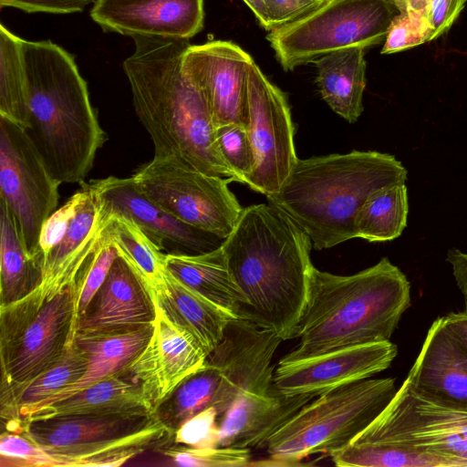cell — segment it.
<instances>
[{
	"label": "cell",
	"instance_id": "f546056e",
	"mask_svg": "<svg viewBox=\"0 0 467 467\" xmlns=\"http://www.w3.org/2000/svg\"><path fill=\"white\" fill-rule=\"evenodd\" d=\"M102 216L105 221L104 233L117 248L119 255L154 295L167 272L165 254L133 221L119 214L102 213Z\"/></svg>",
	"mask_w": 467,
	"mask_h": 467
},
{
	"label": "cell",
	"instance_id": "5bb4252c",
	"mask_svg": "<svg viewBox=\"0 0 467 467\" xmlns=\"http://www.w3.org/2000/svg\"><path fill=\"white\" fill-rule=\"evenodd\" d=\"M398 355L390 340L349 346L297 359H280L275 387L285 395L315 398L389 368Z\"/></svg>",
	"mask_w": 467,
	"mask_h": 467
},
{
	"label": "cell",
	"instance_id": "ac0fdd59",
	"mask_svg": "<svg viewBox=\"0 0 467 467\" xmlns=\"http://www.w3.org/2000/svg\"><path fill=\"white\" fill-rule=\"evenodd\" d=\"M88 184L104 215L119 214L133 221L161 249L167 242L176 247L177 254H200L219 248L224 242L171 215L144 195L131 177L109 176Z\"/></svg>",
	"mask_w": 467,
	"mask_h": 467
},
{
	"label": "cell",
	"instance_id": "4316f807",
	"mask_svg": "<svg viewBox=\"0 0 467 467\" xmlns=\"http://www.w3.org/2000/svg\"><path fill=\"white\" fill-rule=\"evenodd\" d=\"M364 47H353L326 54L314 61L322 99L350 123L363 112L366 87Z\"/></svg>",
	"mask_w": 467,
	"mask_h": 467
},
{
	"label": "cell",
	"instance_id": "6da1fadb",
	"mask_svg": "<svg viewBox=\"0 0 467 467\" xmlns=\"http://www.w3.org/2000/svg\"><path fill=\"white\" fill-rule=\"evenodd\" d=\"M222 247L244 299L239 318L296 338L313 266L308 235L272 205L253 204Z\"/></svg>",
	"mask_w": 467,
	"mask_h": 467
},
{
	"label": "cell",
	"instance_id": "c3c4849f",
	"mask_svg": "<svg viewBox=\"0 0 467 467\" xmlns=\"http://www.w3.org/2000/svg\"><path fill=\"white\" fill-rule=\"evenodd\" d=\"M252 10L261 26L268 30V17L264 0H243Z\"/></svg>",
	"mask_w": 467,
	"mask_h": 467
},
{
	"label": "cell",
	"instance_id": "74e56055",
	"mask_svg": "<svg viewBox=\"0 0 467 467\" xmlns=\"http://www.w3.org/2000/svg\"><path fill=\"white\" fill-rule=\"evenodd\" d=\"M432 40L427 12L407 9L396 14L388 28L382 54L400 52Z\"/></svg>",
	"mask_w": 467,
	"mask_h": 467
},
{
	"label": "cell",
	"instance_id": "7402d4cb",
	"mask_svg": "<svg viewBox=\"0 0 467 467\" xmlns=\"http://www.w3.org/2000/svg\"><path fill=\"white\" fill-rule=\"evenodd\" d=\"M88 194L71 220L62 240L44 261L38 288L49 298L74 283L88 259L98 247L105 221L98 200L87 183Z\"/></svg>",
	"mask_w": 467,
	"mask_h": 467
},
{
	"label": "cell",
	"instance_id": "d590c367",
	"mask_svg": "<svg viewBox=\"0 0 467 467\" xmlns=\"http://www.w3.org/2000/svg\"><path fill=\"white\" fill-rule=\"evenodd\" d=\"M216 140L222 158L232 171L234 182L244 183L255 165L246 127L240 124L219 127L216 129Z\"/></svg>",
	"mask_w": 467,
	"mask_h": 467
},
{
	"label": "cell",
	"instance_id": "d4e9b609",
	"mask_svg": "<svg viewBox=\"0 0 467 467\" xmlns=\"http://www.w3.org/2000/svg\"><path fill=\"white\" fill-rule=\"evenodd\" d=\"M152 331L153 325L119 335L89 336L76 334V342L86 351L88 357V367L86 373L75 384L25 411L20 416V420H22L36 409L68 398L97 382L123 373L130 362L145 348Z\"/></svg>",
	"mask_w": 467,
	"mask_h": 467
},
{
	"label": "cell",
	"instance_id": "484cf974",
	"mask_svg": "<svg viewBox=\"0 0 467 467\" xmlns=\"http://www.w3.org/2000/svg\"><path fill=\"white\" fill-rule=\"evenodd\" d=\"M153 413L140 386L119 373L29 412L22 421L60 415Z\"/></svg>",
	"mask_w": 467,
	"mask_h": 467
},
{
	"label": "cell",
	"instance_id": "ab89813d",
	"mask_svg": "<svg viewBox=\"0 0 467 467\" xmlns=\"http://www.w3.org/2000/svg\"><path fill=\"white\" fill-rule=\"evenodd\" d=\"M1 467H54L52 456L25 435L4 431L0 436Z\"/></svg>",
	"mask_w": 467,
	"mask_h": 467
},
{
	"label": "cell",
	"instance_id": "9a60e30c",
	"mask_svg": "<svg viewBox=\"0 0 467 467\" xmlns=\"http://www.w3.org/2000/svg\"><path fill=\"white\" fill-rule=\"evenodd\" d=\"M283 341L253 322L234 318L218 346L207 356L221 370L213 405L220 418L243 393L266 391L274 382V355Z\"/></svg>",
	"mask_w": 467,
	"mask_h": 467
},
{
	"label": "cell",
	"instance_id": "7c38bea8",
	"mask_svg": "<svg viewBox=\"0 0 467 467\" xmlns=\"http://www.w3.org/2000/svg\"><path fill=\"white\" fill-rule=\"evenodd\" d=\"M60 184L26 130L0 116V199L15 216L27 254L42 261L39 236L57 210Z\"/></svg>",
	"mask_w": 467,
	"mask_h": 467
},
{
	"label": "cell",
	"instance_id": "60d3db41",
	"mask_svg": "<svg viewBox=\"0 0 467 467\" xmlns=\"http://www.w3.org/2000/svg\"><path fill=\"white\" fill-rule=\"evenodd\" d=\"M174 443L192 448H214L220 443L217 410L209 407L187 420L174 434Z\"/></svg>",
	"mask_w": 467,
	"mask_h": 467
},
{
	"label": "cell",
	"instance_id": "9c48e42d",
	"mask_svg": "<svg viewBox=\"0 0 467 467\" xmlns=\"http://www.w3.org/2000/svg\"><path fill=\"white\" fill-rule=\"evenodd\" d=\"M350 443L403 448L467 467V405L430 393L406 379L386 408Z\"/></svg>",
	"mask_w": 467,
	"mask_h": 467
},
{
	"label": "cell",
	"instance_id": "8d00e7d4",
	"mask_svg": "<svg viewBox=\"0 0 467 467\" xmlns=\"http://www.w3.org/2000/svg\"><path fill=\"white\" fill-rule=\"evenodd\" d=\"M251 450L230 447L192 448L173 443L161 451L174 464L191 467H244L251 464Z\"/></svg>",
	"mask_w": 467,
	"mask_h": 467
},
{
	"label": "cell",
	"instance_id": "f6af8a7d",
	"mask_svg": "<svg viewBox=\"0 0 467 467\" xmlns=\"http://www.w3.org/2000/svg\"><path fill=\"white\" fill-rule=\"evenodd\" d=\"M467 0H433L427 8L432 40L441 36L453 24Z\"/></svg>",
	"mask_w": 467,
	"mask_h": 467
},
{
	"label": "cell",
	"instance_id": "7bdbcfd3",
	"mask_svg": "<svg viewBox=\"0 0 467 467\" xmlns=\"http://www.w3.org/2000/svg\"><path fill=\"white\" fill-rule=\"evenodd\" d=\"M325 0H264L271 31L292 23L319 6Z\"/></svg>",
	"mask_w": 467,
	"mask_h": 467
},
{
	"label": "cell",
	"instance_id": "30bf717a",
	"mask_svg": "<svg viewBox=\"0 0 467 467\" xmlns=\"http://www.w3.org/2000/svg\"><path fill=\"white\" fill-rule=\"evenodd\" d=\"M398 13L388 0H325L299 19L271 30L266 38L288 71L336 50L379 44Z\"/></svg>",
	"mask_w": 467,
	"mask_h": 467
},
{
	"label": "cell",
	"instance_id": "277c9868",
	"mask_svg": "<svg viewBox=\"0 0 467 467\" xmlns=\"http://www.w3.org/2000/svg\"><path fill=\"white\" fill-rule=\"evenodd\" d=\"M29 93L26 130L60 183H82L107 137L74 57L51 42L21 43Z\"/></svg>",
	"mask_w": 467,
	"mask_h": 467
},
{
	"label": "cell",
	"instance_id": "4dcf8cb0",
	"mask_svg": "<svg viewBox=\"0 0 467 467\" xmlns=\"http://www.w3.org/2000/svg\"><path fill=\"white\" fill-rule=\"evenodd\" d=\"M88 357L75 338L61 358L27 384L15 400L8 413L1 418L5 431L17 432L20 416L60 390L75 384L86 373Z\"/></svg>",
	"mask_w": 467,
	"mask_h": 467
},
{
	"label": "cell",
	"instance_id": "7a4b0ae2",
	"mask_svg": "<svg viewBox=\"0 0 467 467\" xmlns=\"http://www.w3.org/2000/svg\"><path fill=\"white\" fill-rule=\"evenodd\" d=\"M132 38L135 51L124 61L123 69L154 155L175 156L204 173L233 178L218 148L208 102L182 69L189 39Z\"/></svg>",
	"mask_w": 467,
	"mask_h": 467
},
{
	"label": "cell",
	"instance_id": "7dc6e473",
	"mask_svg": "<svg viewBox=\"0 0 467 467\" xmlns=\"http://www.w3.org/2000/svg\"><path fill=\"white\" fill-rule=\"evenodd\" d=\"M446 261L451 265L456 285L467 298V253L452 248L447 253Z\"/></svg>",
	"mask_w": 467,
	"mask_h": 467
},
{
	"label": "cell",
	"instance_id": "d6a6232c",
	"mask_svg": "<svg viewBox=\"0 0 467 467\" xmlns=\"http://www.w3.org/2000/svg\"><path fill=\"white\" fill-rule=\"evenodd\" d=\"M221 370L211 359L189 375L154 410V415L174 432L189 419L213 405Z\"/></svg>",
	"mask_w": 467,
	"mask_h": 467
},
{
	"label": "cell",
	"instance_id": "836d02e7",
	"mask_svg": "<svg viewBox=\"0 0 467 467\" xmlns=\"http://www.w3.org/2000/svg\"><path fill=\"white\" fill-rule=\"evenodd\" d=\"M22 39L0 26V116L28 127L29 93Z\"/></svg>",
	"mask_w": 467,
	"mask_h": 467
},
{
	"label": "cell",
	"instance_id": "b9f144b4",
	"mask_svg": "<svg viewBox=\"0 0 467 467\" xmlns=\"http://www.w3.org/2000/svg\"><path fill=\"white\" fill-rule=\"evenodd\" d=\"M81 184V189L72 195L63 206L57 209L42 226L39 249L43 258V266L49 252L62 240L71 220L88 194L87 183L82 182Z\"/></svg>",
	"mask_w": 467,
	"mask_h": 467
},
{
	"label": "cell",
	"instance_id": "603a6c76",
	"mask_svg": "<svg viewBox=\"0 0 467 467\" xmlns=\"http://www.w3.org/2000/svg\"><path fill=\"white\" fill-rule=\"evenodd\" d=\"M406 379L430 393L467 405V352L447 331L441 317L431 325Z\"/></svg>",
	"mask_w": 467,
	"mask_h": 467
},
{
	"label": "cell",
	"instance_id": "5b68a950",
	"mask_svg": "<svg viewBox=\"0 0 467 467\" xmlns=\"http://www.w3.org/2000/svg\"><path fill=\"white\" fill-rule=\"evenodd\" d=\"M407 176L395 156L375 150L297 159L266 198L323 250L356 238L355 220L365 201L381 188L405 183Z\"/></svg>",
	"mask_w": 467,
	"mask_h": 467
},
{
	"label": "cell",
	"instance_id": "4fadbf2b",
	"mask_svg": "<svg viewBox=\"0 0 467 467\" xmlns=\"http://www.w3.org/2000/svg\"><path fill=\"white\" fill-rule=\"evenodd\" d=\"M246 129L255 165L245 184L265 196L276 192L297 161L295 129L285 95L252 58L246 68Z\"/></svg>",
	"mask_w": 467,
	"mask_h": 467
},
{
	"label": "cell",
	"instance_id": "83f0119b",
	"mask_svg": "<svg viewBox=\"0 0 467 467\" xmlns=\"http://www.w3.org/2000/svg\"><path fill=\"white\" fill-rule=\"evenodd\" d=\"M165 265L182 283L239 318L244 299L222 246L200 254H165Z\"/></svg>",
	"mask_w": 467,
	"mask_h": 467
},
{
	"label": "cell",
	"instance_id": "ee69618b",
	"mask_svg": "<svg viewBox=\"0 0 467 467\" xmlns=\"http://www.w3.org/2000/svg\"><path fill=\"white\" fill-rule=\"evenodd\" d=\"M94 0H0V6L21 9L27 13L71 14L83 11Z\"/></svg>",
	"mask_w": 467,
	"mask_h": 467
},
{
	"label": "cell",
	"instance_id": "d6986e66",
	"mask_svg": "<svg viewBox=\"0 0 467 467\" xmlns=\"http://www.w3.org/2000/svg\"><path fill=\"white\" fill-rule=\"evenodd\" d=\"M157 305L150 290L119 255L85 311L76 334L111 336L152 326Z\"/></svg>",
	"mask_w": 467,
	"mask_h": 467
},
{
	"label": "cell",
	"instance_id": "1f68e13d",
	"mask_svg": "<svg viewBox=\"0 0 467 467\" xmlns=\"http://www.w3.org/2000/svg\"><path fill=\"white\" fill-rule=\"evenodd\" d=\"M408 190L393 184L373 192L362 204L355 220L356 238L385 242L398 238L407 225Z\"/></svg>",
	"mask_w": 467,
	"mask_h": 467
},
{
	"label": "cell",
	"instance_id": "f35d334b",
	"mask_svg": "<svg viewBox=\"0 0 467 467\" xmlns=\"http://www.w3.org/2000/svg\"><path fill=\"white\" fill-rule=\"evenodd\" d=\"M118 256L117 248L109 241L103 228L98 247L83 265L77 278L79 286L78 317L85 311L105 281L113 262Z\"/></svg>",
	"mask_w": 467,
	"mask_h": 467
},
{
	"label": "cell",
	"instance_id": "8992f818",
	"mask_svg": "<svg viewBox=\"0 0 467 467\" xmlns=\"http://www.w3.org/2000/svg\"><path fill=\"white\" fill-rule=\"evenodd\" d=\"M78 280L46 298L37 287L0 306V416L23 389L54 365L74 341L78 321Z\"/></svg>",
	"mask_w": 467,
	"mask_h": 467
},
{
	"label": "cell",
	"instance_id": "3957f363",
	"mask_svg": "<svg viewBox=\"0 0 467 467\" xmlns=\"http://www.w3.org/2000/svg\"><path fill=\"white\" fill-rule=\"evenodd\" d=\"M410 284L389 258L349 275L311 268L297 346L282 359L390 340L410 306Z\"/></svg>",
	"mask_w": 467,
	"mask_h": 467
},
{
	"label": "cell",
	"instance_id": "681fc988",
	"mask_svg": "<svg viewBox=\"0 0 467 467\" xmlns=\"http://www.w3.org/2000/svg\"><path fill=\"white\" fill-rule=\"evenodd\" d=\"M433 0H404L405 10H423L427 12V8ZM404 10V11H405Z\"/></svg>",
	"mask_w": 467,
	"mask_h": 467
},
{
	"label": "cell",
	"instance_id": "bcb514c9",
	"mask_svg": "<svg viewBox=\"0 0 467 467\" xmlns=\"http://www.w3.org/2000/svg\"><path fill=\"white\" fill-rule=\"evenodd\" d=\"M441 319L450 335L467 352V309L449 313Z\"/></svg>",
	"mask_w": 467,
	"mask_h": 467
},
{
	"label": "cell",
	"instance_id": "ffe728a7",
	"mask_svg": "<svg viewBox=\"0 0 467 467\" xmlns=\"http://www.w3.org/2000/svg\"><path fill=\"white\" fill-rule=\"evenodd\" d=\"M204 0H96L90 16L105 31L190 39L203 26Z\"/></svg>",
	"mask_w": 467,
	"mask_h": 467
},
{
	"label": "cell",
	"instance_id": "e0dca14e",
	"mask_svg": "<svg viewBox=\"0 0 467 467\" xmlns=\"http://www.w3.org/2000/svg\"><path fill=\"white\" fill-rule=\"evenodd\" d=\"M207 356L195 337L157 305L152 335L123 373L140 386L154 412L180 382L205 363Z\"/></svg>",
	"mask_w": 467,
	"mask_h": 467
},
{
	"label": "cell",
	"instance_id": "2e32d148",
	"mask_svg": "<svg viewBox=\"0 0 467 467\" xmlns=\"http://www.w3.org/2000/svg\"><path fill=\"white\" fill-rule=\"evenodd\" d=\"M252 57L230 41L191 46L182 69L203 93L215 129L247 125L246 68Z\"/></svg>",
	"mask_w": 467,
	"mask_h": 467
},
{
	"label": "cell",
	"instance_id": "cb8c5ba5",
	"mask_svg": "<svg viewBox=\"0 0 467 467\" xmlns=\"http://www.w3.org/2000/svg\"><path fill=\"white\" fill-rule=\"evenodd\" d=\"M153 296L167 317L190 332L208 355L221 342L229 322L237 318L182 283L168 270Z\"/></svg>",
	"mask_w": 467,
	"mask_h": 467
},
{
	"label": "cell",
	"instance_id": "e575fe53",
	"mask_svg": "<svg viewBox=\"0 0 467 467\" xmlns=\"http://www.w3.org/2000/svg\"><path fill=\"white\" fill-rule=\"evenodd\" d=\"M329 456L339 467H462L451 459L388 445L349 443Z\"/></svg>",
	"mask_w": 467,
	"mask_h": 467
},
{
	"label": "cell",
	"instance_id": "44dd1931",
	"mask_svg": "<svg viewBox=\"0 0 467 467\" xmlns=\"http://www.w3.org/2000/svg\"><path fill=\"white\" fill-rule=\"evenodd\" d=\"M314 399L311 395L287 396L276 387L243 393L219 420V447L266 448L270 438Z\"/></svg>",
	"mask_w": 467,
	"mask_h": 467
},
{
	"label": "cell",
	"instance_id": "ba28073f",
	"mask_svg": "<svg viewBox=\"0 0 467 467\" xmlns=\"http://www.w3.org/2000/svg\"><path fill=\"white\" fill-rule=\"evenodd\" d=\"M393 378L366 379L305 404L269 440L266 451L281 465L328 454L349 444L386 408L397 392Z\"/></svg>",
	"mask_w": 467,
	"mask_h": 467
},
{
	"label": "cell",
	"instance_id": "f1b7e54d",
	"mask_svg": "<svg viewBox=\"0 0 467 467\" xmlns=\"http://www.w3.org/2000/svg\"><path fill=\"white\" fill-rule=\"evenodd\" d=\"M43 261L30 256L13 213L0 199V306L18 301L42 281Z\"/></svg>",
	"mask_w": 467,
	"mask_h": 467
},
{
	"label": "cell",
	"instance_id": "52a82bcc",
	"mask_svg": "<svg viewBox=\"0 0 467 467\" xmlns=\"http://www.w3.org/2000/svg\"><path fill=\"white\" fill-rule=\"evenodd\" d=\"M53 458L54 467H116L174 443L154 413L60 415L22 421L19 432Z\"/></svg>",
	"mask_w": 467,
	"mask_h": 467
},
{
	"label": "cell",
	"instance_id": "8fae6325",
	"mask_svg": "<svg viewBox=\"0 0 467 467\" xmlns=\"http://www.w3.org/2000/svg\"><path fill=\"white\" fill-rule=\"evenodd\" d=\"M149 199L183 223L225 239L244 208L228 184L234 180L204 173L175 156H156L132 176Z\"/></svg>",
	"mask_w": 467,
	"mask_h": 467
}]
</instances>
